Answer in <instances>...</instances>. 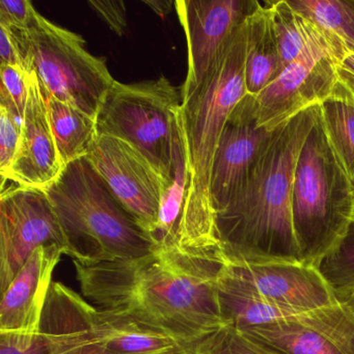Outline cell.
Segmentation results:
<instances>
[{
    "label": "cell",
    "mask_w": 354,
    "mask_h": 354,
    "mask_svg": "<svg viewBox=\"0 0 354 354\" xmlns=\"http://www.w3.org/2000/svg\"><path fill=\"white\" fill-rule=\"evenodd\" d=\"M82 296L198 351L227 326L217 290L223 261L198 260L156 246L140 258L74 262Z\"/></svg>",
    "instance_id": "6da1fadb"
},
{
    "label": "cell",
    "mask_w": 354,
    "mask_h": 354,
    "mask_svg": "<svg viewBox=\"0 0 354 354\" xmlns=\"http://www.w3.org/2000/svg\"><path fill=\"white\" fill-rule=\"evenodd\" d=\"M319 105L271 132L241 187L216 213L227 263L301 262L293 225L294 178Z\"/></svg>",
    "instance_id": "7a4b0ae2"
},
{
    "label": "cell",
    "mask_w": 354,
    "mask_h": 354,
    "mask_svg": "<svg viewBox=\"0 0 354 354\" xmlns=\"http://www.w3.org/2000/svg\"><path fill=\"white\" fill-rule=\"evenodd\" d=\"M45 192L65 236L67 254L74 262L140 258L156 248L88 157L69 163Z\"/></svg>",
    "instance_id": "3957f363"
},
{
    "label": "cell",
    "mask_w": 354,
    "mask_h": 354,
    "mask_svg": "<svg viewBox=\"0 0 354 354\" xmlns=\"http://www.w3.org/2000/svg\"><path fill=\"white\" fill-rule=\"evenodd\" d=\"M292 213L302 263L321 269L354 225V183L333 153L320 118L296 165Z\"/></svg>",
    "instance_id": "277c9868"
},
{
    "label": "cell",
    "mask_w": 354,
    "mask_h": 354,
    "mask_svg": "<svg viewBox=\"0 0 354 354\" xmlns=\"http://www.w3.org/2000/svg\"><path fill=\"white\" fill-rule=\"evenodd\" d=\"M217 290L225 322L239 329L330 306L342 295L321 269L301 262H225Z\"/></svg>",
    "instance_id": "5b68a950"
},
{
    "label": "cell",
    "mask_w": 354,
    "mask_h": 354,
    "mask_svg": "<svg viewBox=\"0 0 354 354\" xmlns=\"http://www.w3.org/2000/svg\"><path fill=\"white\" fill-rule=\"evenodd\" d=\"M181 104V92L165 76L136 84L115 80L97 115V132L129 142L167 185L173 178Z\"/></svg>",
    "instance_id": "8992f818"
},
{
    "label": "cell",
    "mask_w": 354,
    "mask_h": 354,
    "mask_svg": "<svg viewBox=\"0 0 354 354\" xmlns=\"http://www.w3.org/2000/svg\"><path fill=\"white\" fill-rule=\"evenodd\" d=\"M28 35L30 70L41 90L96 120L115 82L106 59L88 53L82 36L53 24L38 12Z\"/></svg>",
    "instance_id": "52a82bcc"
},
{
    "label": "cell",
    "mask_w": 354,
    "mask_h": 354,
    "mask_svg": "<svg viewBox=\"0 0 354 354\" xmlns=\"http://www.w3.org/2000/svg\"><path fill=\"white\" fill-rule=\"evenodd\" d=\"M347 55L348 51L337 39L310 45L254 96L258 125L273 131L330 98L337 86V66Z\"/></svg>",
    "instance_id": "ba28073f"
},
{
    "label": "cell",
    "mask_w": 354,
    "mask_h": 354,
    "mask_svg": "<svg viewBox=\"0 0 354 354\" xmlns=\"http://www.w3.org/2000/svg\"><path fill=\"white\" fill-rule=\"evenodd\" d=\"M65 250V236L45 189L15 187L0 196V292L8 289L30 256L43 246Z\"/></svg>",
    "instance_id": "9c48e42d"
},
{
    "label": "cell",
    "mask_w": 354,
    "mask_h": 354,
    "mask_svg": "<svg viewBox=\"0 0 354 354\" xmlns=\"http://www.w3.org/2000/svg\"><path fill=\"white\" fill-rule=\"evenodd\" d=\"M113 196L152 237L167 182L133 146L111 136H97L88 156Z\"/></svg>",
    "instance_id": "30bf717a"
},
{
    "label": "cell",
    "mask_w": 354,
    "mask_h": 354,
    "mask_svg": "<svg viewBox=\"0 0 354 354\" xmlns=\"http://www.w3.org/2000/svg\"><path fill=\"white\" fill-rule=\"evenodd\" d=\"M258 5V0L175 1L187 41V75L180 90L182 100L206 80L238 28Z\"/></svg>",
    "instance_id": "8fae6325"
},
{
    "label": "cell",
    "mask_w": 354,
    "mask_h": 354,
    "mask_svg": "<svg viewBox=\"0 0 354 354\" xmlns=\"http://www.w3.org/2000/svg\"><path fill=\"white\" fill-rule=\"evenodd\" d=\"M241 330L287 354H354V288L330 306Z\"/></svg>",
    "instance_id": "7c38bea8"
},
{
    "label": "cell",
    "mask_w": 354,
    "mask_h": 354,
    "mask_svg": "<svg viewBox=\"0 0 354 354\" xmlns=\"http://www.w3.org/2000/svg\"><path fill=\"white\" fill-rule=\"evenodd\" d=\"M271 132L258 125L256 98L246 94L230 115L215 153L210 187L215 214L241 187Z\"/></svg>",
    "instance_id": "4fadbf2b"
},
{
    "label": "cell",
    "mask_w": 354,
    "mask_h": 354,
    "mask_svg": "<svg viewBox=\"0 0 354 354\" xmlns=\"http://www.w3.org/2000/svg\"><path fill=\"white\" fill-rule=\"evenodd\" d=\"M63 165L49 123L46 103L34 73L30 74L21 138L11 169L3 182L46 189L63 173Z\"/></svg>",
    "instance_id": "5bb4252c"
},
{
    "label": "cell",
    "mask_w": 354,
    "mask_h": 354,
    "mask_svg": "<svg viewBox=\"0 0 354 354\" xmlns=\"http://www.w3.org/2000/svg\"><path fill=\"white\" fill-rule=\"evenodd\" d=\"M65 254L61 246L38 248L1 294L0 333H40L55 267Z\"/></svg>",
    "instance_id": "9a60e30c"
},
{
    "label": "cell",
    "mask_w": 354,
    "mask_h": 354,
    "mask_svg": "<svg viewBox=\"0 0 354 354\" xmlns=\"http://www.w3.org/2000/svg\"><path fill=\"white\" fill-rule=\"evenodd\" d=\"M94 312L84 296L53 281L41 322L48 354H118L95 333Z\"/></svg>",
    "instance_id": "2e32d148"
},
{
    "label": "cell",
    "mask_w": 354,
    "mask_h": 354,
    "mask_svg": "<svg viewBox=\"0 0 354 354\" xmlns=\"http://www.w3.org/2000/svg\"><path fill=\"white\" fill-rule=\"evenodd\" d=\"M94 329L106 347L118 354H190L196 352L165 333L133 319L96 308Z\"/></svg>",
    "instance_id": "e0dca14e"
},
{
    "label": "cell",
    "mask_w": 354,
    "mask_h": 354,
    "mask_svg": "<svg viewBox=\"0 0 354 354\" xmlns=\"http://www.w3.org/2000/svg\"><path fill=\"white\" fill-rule=\"evenodd\" d=\"M246 93L257 96L283 70L268 1H259L258 7L246 20Z\"/></svg>",
    "instance_id": "ac0fdd59"
},
{
    "label": "cell",
    "mask_w": 354,
    "mask_h": 354,
    "mask_svg": "<svg viewBox=\"0 0 354 354\" xmlns=\"http://www.w3.org/2000/svg\"><path fill=\"white\" fill-rule=\"evenodd\" d=\"M42 92L49 123L65 167L86 157L98 136L97 122L80 109Z\"/></svg>",
    "instance_id": "d6986e66"
},
{
    "label": "cell",
    "mask_w": 354,
    "mask_h": 354,
    "mask_svg": "<svg viewBox=\"0 0 354 354\" xmlns=\"http://www.w3.org/2000/svg\"><path fill=\"white\" fill-rule=\"evenodd\" d=\"M268 7L283 69L310 45L319 41L337 39L295 11L288 0L268 1Z\"/></svg>",
    "instance_id": "ffe728a7"
},
{
    "label": "cell",
    "mask_w": 354,
    "mask_h": 354,
    "mask_svg": "<svg viewBox=\"0 0 354 354\" xmlns=\"http://www.w3.org/2000/svg\"><path fill=\"white\" fill-rule=\"evenodd\" d=\"M319 118L333 153L354 183V105L339 86L319 105Z\"/></svg>",
    "instance_id": "44dd1931"
},
{
    "label": "cell",
    "mask_w": 354,
    "mask_h": 354,
    "mask_svg": "<svg viewBox=\"0 0 354 354\" xmlns=\"http://www.w3.org/2000/svg\"><path fill=\"white\" fill-rule=\"evenodd\" d=\"M298 13L333 35L354 53V0H288Z\"/></svg>",
    "instance_id": "7402d4cb"
},
{
    "label": "cell",
    "mask_w": 354,
    "mask_h": 354,
    "mask_svg": "<svg viewBox=\"0 0 354 354\" xmlns=\"http://www.w3.org/2000/svg\"><path fill=\"white\" fill-rule=\"evenodd\" d=\"M198 350L205 354H287L233 326H225L203 342Z\"/></svg>",
    "instance_id": "603a6c76"
},
{
    "label": "cell",
    "mask_w": 354,
    "mask_h": 354,
    "mask_svg": "<svg viewBox=\"0 0 354 354\" xmlns=\"http://www.w3.org/2000/svg\"><path fill=\"white\" fill-rule=\"evenodd\" d=\"M0 105L8 107L22 122L28 104L30 74L13 66L0 65Z\"/></svg>",
    "instance_id": "cb8c5ba5"
},
{
    "label": "cell",
    "mask_w": 354,
    "mask_h": 354,
    "mask_svg": "<svg viewBox=\"0 0 354 354\" xmlns=\"http://www.w3.org/2000/svg\"><path fill=\"white\" fill-rule=\"evenodd\" d=\"M0 65L13 66L32 74L28 30L0 24Z\"/></svg>",
    "instance_id": "d4e9b609"
},
{
    "label": "cell",
    "mask_w": 354,
    "mask_h": 354,
    "mask_svg": "<svg viewBox=\"0 0 354 354\" xmlns=\"http://www.w3.org/2000/svg\"><path fill=\"white\" fill-rule=\"evenodd\" d=\"M21 138V121L8 107L0 105V174L7 177Z\"/></svg>",
    "instance_id": "484cf974"
},
{
    "label": "cell",
    "mask_w": 354,
    "mask_h": 354,
    "mask_svg": "<svg viewBox=\"0 0 354 354\" xmlns=\"http://www.w3.org/2000/svg\"><path fill=\"white\" fill-rule=\"evenodd\" d=\"M44 333H0V354H48Z\"/></svg>",
    "instance_id": "4316f807"
},
{
    "label": "cell",
    "mask_w": 354,
    "mask_h": 354,
    "mask_svg": "<svg viewBox=\"0 0 354 354\" xmlns=\"http://www.w3.org/2000/svg\"><path fill=\"white\" fill-rule=\"evenodd\" d=\"M37 11L28 0H1L0 24L28 30L34 22Z\"/></svg>",
    "instance_id": "83f0119b"
},
{
    "label": "cell",
    "mask_w": 354,
    "mask_h": 354,
    "mask_svg": "<svg viewBox=\"0 0 354 354\" xmlns=\"http://www.w3.org/2000/svg\"><path fill=\"white\" fill-rule=\"evenodd\" d=\"M88 5L97 15L119 37L125 34L127 28L126 6L121 0H92Z\"/></svg>",
    "instance_id": "f1b7e54d"
},
{
    "label": "cell",
    "mask_w": 354,
    "mask_h": 354,
    "mask_svg": "<svg viewBox=\"0 0 354 354\" xmlns=\"http://www.w3.org/2000/svg\"><path fill=\"white\" fill-rule=\"evenodd\" d=\"M337 86L354 105V53H349L337 68Z\"/></svg>",
    "instance_id": "f546056e"
},
{
    "label": "cell",
    "mask_w": 354,
    "mask_h": 354,
    "mask_svg": "<svg viewBox=\"0 0 354 354\" xmlns=\"http://www.w3.org/2000/svg\"><path fill=\"white\" fill-rule=\"evenodd\" d=\"M144 3L149 6L150 9L162 18L169 15L173 7H175V1L171 0H144Z\"/></svg>",
    "instance_id": "4dcf8cb0"
},
{
    "label": "cell",
    "mask_w": 354,
    "mask_h": 354,
    "mask_svg": "<svg viewBox=\"0 0 354 354\" xmlns=\"http://www.w3.org/2000/svg\"><path fill=\"white\" fill-rule=\"evenodd\" d=\"M192 354H205L204 352H202V351H196V352H194V353H192Z\"/></svg>",
    "instance_id": "1f68e13d"
}]
</instances>
